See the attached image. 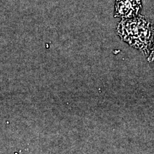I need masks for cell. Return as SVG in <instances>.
<instances>
[{
	"label": "cell",
	"instance_id": "1",
	"mask_svg": "<svg viewBox=\"0 0 154 154\" xmlns=\"http://www.w3.org/2000/svg\"><path fill=\"white\" fill-rule=\"evenodd\" d=\"M116 31L123 41L149 55L154 39V26L146 17L139 14L132 18H122Z\"/></svg>",
	"mask_w": 154,
	"mask_h": 154
},
{
	"label": "cell",
	"instance_id": "2",
	"mask_svg": "<svg viewBox=\"0 0 154 154\" xmlns=\"http://www.w3.org/2000/svg\"><path fill=\"white\" fill-rule=\"evenodd\" d=\"M142 9V0H116L114 17L132 18L139 15Z\"/></svg>",
	"mask_w": 154,
	"mask_h": 154
},
{
	"label": "cell",
	"instance_id": "3",
	"mask_svg": "<svg viewBox=\"0 0 154 154\" xmlns=\"http://www.w3.org/2000/svg\"><path fill=\"white\" fill-rule=\"evenodd\" d=\"M148 61L151 63H154V39L152 43L149 52V57L147 58Z\"/></svg>",
	"mask_w": 154,
	"mask_h": 154
}]
</instances>
